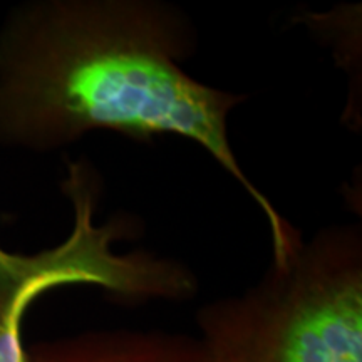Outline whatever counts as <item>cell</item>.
Listing matches in <instances>:
<instances>
[{"mask_svg":"<svg viewBox=\"0 0 362 362\" xmlns=\"http://www.w3.org/2000/svg\"><path fill=\"white\" fill-rule=\"evenodd\" d=\"M194 30L156 0H30L0 27V146L56 151L90 131L148 141L183 136L206 149L260 208L274 262L300 242L242 170L228 115L245 96L193 79L180 61Z\"/></svg>","mask_w":362,"mask_h":362,"instance_id":"1","label":"cell"},{"mask_svg":"<svg viewBox=\"0 0 362 362\" xmlns=\"http://www.w3.org/2000/svg\"><path fill=\"white\" fill-rule=\"evenodd\" d=\"M211 362H362V235L329 226L197 315Z\"/></svg>","mask_w":362,"mask_h":362,"instance_id":"2","label":"cell"},{"mask_svg":"<svg viewBox=\"0 0 362 362\" xmlns=\"http://www.w3.org/2000/svg\"><path fill=\"white\" fill-rule=\"evenodd\" d=\"M71 206V232L56 247L19 253L0 243V362H25L22 322L39 296L78 284L117 293L129 282V255L115 248L124 238L121 225L96 223V203L86 198Z\"/></svg>","mask_w":362,"mask_h":362,"instance_id":"3","label":"cell"},{"mask_svg":"<svg viewBox=\"0 0 362 362\" xmlns=\"http://www.w3.org/2000/svg\"><path fill=\"white\" fill-rule=\"evenodd\" d=\"M25 362H211L198 337L160 330H90L27 347Z\"/></svg>","mask_w":362,"mask_h":362,"instance_id":"4","label":"cell"}]
</instances>
